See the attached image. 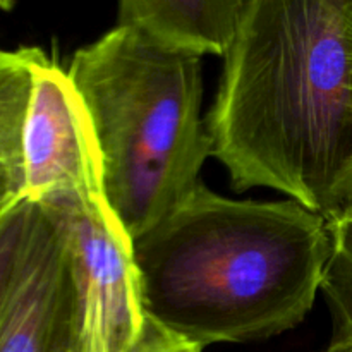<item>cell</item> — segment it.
I'll return each instance as SVG.
<instances>
[{
  "label": "cell",
  "mask_w": 352,
  "mask_h": 352,
  "mask_svg": "<svg viewBox=\"0 0 352 352\" xmlns=\"http://www.w3.org/2000/svg\"><path fill=\"white\" fill-rule=\"evenodd\" d=\"M322 352H352V346H332V344H330V346Z\"/></svg>",
  "instance_id": "13"
},
{
  "label": "cell",
  "mask_w": 352,
  "mask_h": 352,
  "mask_svg": "<svg viewBox=\"0 0 352 352\" xmlns=\"http://www.w3.org/2000/svg\"><path fill=\"white\" fill-rule=\"evenodd\" d=\"M344 36H346L347 69H349V82H351V91H352V0H347L346 28H344Z\"/></svg>",
  "instance_id": "12"
},
{
  "label": "cell",
  "mask_w": 352,
  "mask_h": 352,
  "mask_svg": "<svg viewBox=\"0 0 352 352\" xmlns=\"http://www.w3.org/2000/svg\"><path fill=\"white\" fill-rule=\"evenodd\" d=\"M347 0H244L206 133L236 191L270 188L330 222L352 201Z\"/></svg>",
  "instance_id": "1"
},
{
  "label": "cell",
  "mask_w": 352,
  "mask_h": 352,
  "mask_svg": "<svg viewBox=\"0 0 352 352\" xmlns=\"http://www.w3.org/2000/svg\"><path fill=\"white\" fill-rule=\"evenodd\" d=\"M30 210L31 201L26 199L0 222V313L6 305L10 284H12L21 244H23L28 219H30Z\"/></svg>",
  "instance_id": "10"
},
{
  "label": "cell",
  "mask_w": 352,
  "mask_h": 352,
  "mask_svg": "<svg viewBox=\"0 0 352 352\" xmlns=\"http://www.w3.org/2000/svg\"><path fill=\"white\" fill-rule=\"evenodd\" d=\"M36 50H0V222L26 201L23 136Z\"/></svg>",
  "instance_id": "8"
},
{
  "label": "cell",
  "mask_w": 352,
  "mask_h": 352,
  "mask_svg": "<svg viewBox=\"0 0 352 352\" xmlns=\"http://www.w3.org/2000/svg\"><path fill=\"white\" fill-rule=\"evenodd\" d=\"M329 258V227L311 210L229 199L205 184L133 241L144 316L201 349L298 327Z\"/></svg>",
  "instance_id": "2"
},
{
  "label": "cell",
  "mask_w": 352,
  "mask_h": 352,
  "mask_svg": "<svg viewBox=\"0 0 352 352\" xmlns=\"http://www.w3.org/2000/svg\"><path fill=\"white\" fill-rule=\"evenodd\" d=\"M10 7H12V3L2 2V0H0V10H7V9H10Z\"/></svg>",
  "instance_id": "14"
},
{
  "label": "cell",
  "mask_w": 352,
  "mask_h": 352,
  "mask_svg": "<svg viewBox=\"0 0 352 352\" xmlns=\"http://www.w3.org/2000/svg\"><path fill=\"white\" fill-rule=\"evenodd\" d=\"M127 352H203V349L144 316L143 330Z\"/></svg>",
  "instance_id": "11"
},
{
  "label": "cell",
  "mask_w": 352,
  "mask_h": 352,
  "mask_svg": "<svg viewBox=\"0 0 352 352\" xmlns=\"http://www.w3.org/2000/svg\"><path fill=\"white\" fill-rule=\"evenodd\" d=\"M40 206L64 234L71 260L65 352H127L144 325L133 243L107 201L62 198Z\"/></svg>",
  "instance_id": "4"
},
{
  "label": "cell",
  "mask_w": 352,
  "mask_h": 352,
  "mask_svg": "<svg viewBox=\"0 0 352 352\" xmlns=\"http://www.w3.org/2000/svg\"><path fill=\"white\" fill-rule=\"evenodd\" d=\"M67 72L95 131L105 201L133 243L201 184L212 157L201 58L117 23Z\"/></svg>",
  "instance_id": "3"
},
{
  "label": "cell",
  "mask_w": 352,
  "mask_h": 352,
  "mask_svg": "<svg viewBox=\"0 0 352 352\" xmlns=\"http://www.w3.org/2000/svg\"><path fill=\"white\" fill-rule=\"evenodd\" d=\"M330 258L322 292L333 323L332 346H352V201L336 219L327 222Z\"/></svg>",
  "instance_id": "9"
},
{
  "label": "cell",
  "mask_w": 352,
  "mask_h": 352,
  "mask_svg": "<svg viewBox=\"0 0 352 352\" xmlns=\"http://www.w3.org/2000/svg\"><path fill=\"white\" fill-rule=\"evenodd\" d=\"M71 302V260L64 234L40 205L31 203L0 313V352H65Z\"/></svg>",
  "instance_id": "6"
},
{
  "label": "cell",
  "mask_w": 352,
  "mask_h": 352,
  "mask_svg": "<svg viewBox=\"0 0 352 352\" xmlns=\"http://www.w3.org/2000/svg\"><path fill=\"white\" fill-rule=\"evenodd\" d=\"M26 199L105 201L98 143L69 72L38 48L24 120Z\"/></svg>",
  "instance_id": "5"
},
{
  "label": "cell",
  "mask_w": 352,
  "mask_h": 352,
  "mask_svg": "<svg viewBox=\"0 0 352 352\" xmlns=\"http://www.w3.org/2000/svg\"><path fill=\"white\" fill-rule=\"evenodd\" d=\"M244 0H126L119 24H131L182 54L226 57L236 38Z\"/></svg>",
  "instance_id": "7"
}]
</instances>
